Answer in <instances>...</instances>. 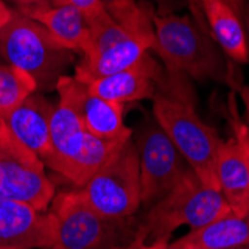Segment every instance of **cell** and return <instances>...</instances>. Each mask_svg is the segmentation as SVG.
<instances>
[{
    "mask_svg": "<svg viewBox=\"0 0 249 249\" xmlns=\"http://www.w3.org/2000/svg\"><path fill=\"white\" fill-rule=\"evenodd\" d=\"M154 14L136 0H107L85 12L91 48L75 67L73 76L87 84L142 61L155 39Z\"/></svg>",
    "mask_w": 249,
    "mask_h": 249,
    "instance_id": "1",
    "label": "cell"
},
{
    "mask_svg": "<svg viewBox=\"0 0 249 249\" xmlns=\"http://www.w3.org/2000/svg\"><path fill=\"white\" fill-rule=\"evenodd\" d=\"M152 112L155 123L182 154L193 172L205 184L218 187L215 163L222 139L213 127L200 118L191 79L184 73L164 69L155 82Z\"/></svg>",
    "mask_w": 249,
    "mask_h": 249,
    "instance_id": "2",
    "label": "cell"
},
{
    "mask_svg": "<svg viewBox=\"0 0 249 249\" xmlns=\"http://www.w3.org/2000/svg\"><path fill=\"white\" fill-rule=\"evenodd\" d=\"M152 50L167 72L184 73L190 79L218 81L239 89L233 69L225 60L218 43L205 29L196 14V19L182 15L154 14Z\"/></svg>",
    "mask_w": 249,
    "mask_h": 249,
    "instance_id": "3",
    "label": "cell"
},
{
    "mask_svg": "<svg viewBox=\"0 0 249 249\" xmlns=\"http://www.w3.org/2000/svg\"><path fill=\"white\" fill-rule=\"evenodd\" d=\"M55 221L54 249H141L139 221L110 218L96 211L78 188L54 196L48 208Z\"/></svg>",
    "mask_w": 249,
    "mask_h": 249,
    "instance_id": "4",
    "label": "cell"
},
{
    "mask_svg": "<svg viewBox=\"0 0 249 249\" xmlns=\"http://www.w3.org/2000/svg\"><path fill=\"white\" fill-rule=\"evenodd\" d=\"M229 213L219 188L205 184L190 167L161 200L146 209L139 221V240L148 245L169 239L179 227L194 230Z\"/></svg>",
    "mask_w": 249,
    "mask_h": 249,
    "instance_id": "5",
    "label": "cell"
},
{
    "mask_svg": "<svg viewBox=\"0 0 249 249\" xmlns=\"http://www.w3.org/2000/svg\"><path fill=\"white\" fill-rule=\"evenodd\" d=\"M123 143L91 134L71 100L58 96L51 117V154L43 164L81 188Z\"/></svg>",
    "mask_w": 249,
    "mask_h": 249,
    "instance_id": "6",
    "label": "cell"
},
{
    "mask_svg": "<svg viewBox=\"0 0 249 249\" xmlns=\"http://www.w3.org/2000/svg\"><path fill=\"white\" fill-rule=\"evenodd\" d=\"M0 54L11 66L30 75L37 91H54L75 60L73 51L19 11H12L0 30Z\"/></svg>",
    "mask_w": 249,
    "mask_h": 249,
    "instance_id": "7",
    "label": "cell"
},
{
    "mask_svg": "<svg viewBox=\"0 0 249 249\" xmlns=\"http://www.w3.org/2000/svg\"><path fill=\"white\" fill-rule=\"evenodd\" d=\"M78 191L96 211L106 216H134L142 206L136 143L131 139L124 142Z\"/></svg>",
    "mask_w": 249,
    "mask_h": 249,
    "instance_id": "8",
    "label": "cell"
},
{
    "mask_svg": "<svg viewBox=\"0 0 249 249\" xmlns=\"http://www.w3.org/2000/svg\"><path fill=\"white\" fill-rule=\"evenodd\" d=\"M54 196L55 187L47 176L43 161L0 118V198L47 212Z\"/></svg>",
    "mask_w": 249,
    "mask_h": 249,
    "instance_id": "9",
    "label": "cell"
},
{
    "mask_svg": "<svg viewBox=\"0 0 249 249\" xmlns=\"http://www.w3.org/2000/svg\"><path fill=\"white\" fill-rule=\"evenodd\" d=\"M134 143L139 154L141 203L149 209L179 182L190 166L155 121L142 128Z\"/></svg>",
    "mask_w": 249,
    "mask_h": 249,
    "instance_id": "10",
    "label": "cell"
},
{
    "mask_svg": "<svg viewBox=\"0 0 249 249\" xmlns=\"http://www.w3.org/2000/svg\"><path fill=\"white\" fill-rule=\"evenodd\" d=\"M55 89L58 96L71 100L85 128L91 134L107 141L125 142L131 139V130L124 124V105L107 102L93 94L75 76L60 78Z\"/></svg>",
    "mask_w": 249,
    "mask_h": 249,
    "instance_id": "11",
    "label": "cell"
},
{
    "mask_svg": "<svg viewBox=\"0 0 249 249\" xmlns=\"http://www.w3.org/2000/svg\"><path fill=\"white\" fill-rule=\"evenodd\" d=\"M57 243L55 221L50 211L0 198V249H50Z\"/></svg>",
    "mask_w": 249,
    "mask_h": 249,
    "instance_id": "12",
    "label": "cell"
},
{
    "mask_svg": "<svg viewBox=\"0 0 249 249\" xmlns=\"http://www.w3.org/2000/svg\"><path fill=\"white\" fill-rule=\"evenodd\" d=\"M164 69L148 54L136 66L125 71L106 75L87 82L85 85L93 94L118 105L152 99L155 82L161 78Z\"/></svg>",
    "mask_w": 249,
    "mask_h": 249,
    "instance_id": "13",
    "label": "cell"
},
{
    "mask_svg": "<svg viewBox=\"0 0 249 249\" xmlns=\"http://www.w3.org/2000/svg\"><path fill=\"white\" fill-rule=\"evenodd\" d=\"M53 110L54 105L36 91L2 118L9 131L42 161L51 154Z\"/></svg>",
    "mask_w": 249,
    "mask_h": 249,
    "instance_id": "14",
    "label": "cell"
},
{
    "mask_svg": "<svg viewBox=\"0 0 249 249\" xmlns=\"http://www.w3.org/2000/svg\"><path fill=\"white\" fill-rule=\"evenodd\" d=\"M216 185L231 213L249 216V160L234 138L222 141L215 163Z\"/></svg>",
    "mask_w": 249,
    "mask_h": 249,
    "instance_id": "15",
    "label": "cell"
},
{
    "mask_svg": "<svg viewBox=\"0 0 249 249\" xmlns=\"http://www.w3.org/2000/svg\"><path fill=\"white\" fill-rule=\"evenodd\" d=\"M19 12L37 21L51 35H54L66 48L82 57L91 48V36L82 11L71 3L35 5L19 8Z\"/></svg>",
    "mask_w": 249,
    "mask_h": 249,
    "instance_id": "16",
    "label": "cell"
},
{
    "mask_svg": "<svg viewBox=\"0 0 249 249\" xmlns=\"http://www.w3.org/2000/svg\"><path fill=\"white\" fill-rule=\"evenodd\" d=\"M208 29L221 51L230 60L245 64L249 61V43L242 18L225 0H196Z\"/></svg>",
    "mask_w": 249,
    "mask_h": 249,
    "instance_id": "17",
    "label": "cell"
},
{
    "mask_svg": "<svg viewBox=\"0 0 249 249\" xmlns=\"http://www.w3.org/2000/svg\"><path fill=\"white\" fill-rule=\"evenodd\" d=\"M242 245H249V216L240 218L229 213L190 230L169 243V249H229Z\"/></svg>",
    "mask_w": 249,
    "mask_h": 249,
    "instance_id": "18",
    "label": "cell"
},
{
    "mask_svg": "<svg viewBox=\"0 0 249 249\" xmlns=\"http://www.w3.org/2000/svg\"><path fill=\"white\" fill-rule=\"evenodd\" d=\"M37 91L35 79L11 64H0V118Z\"/></svg>",
    "mask_w": 249,
    "mask_h": 249,
    "instance_id": "19",
    "label": "cell"
},
{
    "mask_svg": "<svg viewBox=\"0 0 249 249\" xmlns=\"http://www.w3.org/2000/svg\"><path fill=\"white\" fill-rule=\"evenodd\" d=\"M229 102H230V109H229L227 114H230L229 121H230V125H231V130H233V138L240 145V148L243 149V152L246 154L248 160H249V134H248V130H246V125H245L243 120L239 117L237 106H236V99H234L233 93L230 94Z\"/></svg>",
    "mask_w": 249,
    "mask_h": 249,
    "instance_id": "20",
    "label": "cell"
},
{
    "mask_svg": "<svg viewBox=\"0 0 249 249\" xmlns=\"http://www.w3.org/2000/svg\"><path fill=\"white\" fill-rule=\"evenodd\" d=\"M102 0H53V5H61V3H71L73 6H76L79 11H82V14L91 11L93 8H96Z\"/></svg>",
    "mask_w": 249,
    "mask_h": 249,
    "instance_id": "21",
    "label": "cell"
},
{
    "mask_svg": "<svg viewBox=\"0 0 249 249\" xmlns=\"http://www.w3.org/2000/svg\"><path fill=\"white\" fill-rule=\"evenodd\" d=\"M239 96L243 102V106H245V125H246V130H248V134H249V87L248 85H240L239 87Z\"/></svg>",
    "mask_w": 249,
    "mask_h": 249,
    "instance_id": "22",
    "label": "cell"
},
{
    "mask_svg": "<svg viewBox=\"0 0 249 249\" xmlns=\"http://www.w3.org/2000/svg\"><path fill=\"white\" fill-rule=\"evenodd\" d=\"M141 249H169V239H158L152 243L142 245Z\"/></svg>",
    "mask_w": 249,
    "mask_h": 249,
    "instance_id": "23",
    "label": "cell"
},
{
    "mask_svg": "<svg viewBox=\"0 0 249 249\" xmlns=\"http://www.w3.org/2000/svg\"><path fill=\"white\" fill-rule=\"evenodd\" d=\"M11 14H12V11L2 2L0 3V30L3 29V26L8 22V19L11 18Z\"/></svg>",
    "mask_w": 249,
    "mask_h": 249,
    "instance_id": "24",
    "label": "cell"
},
{
    "mask_svg": "<svg viewBox=\"0 0 249 249\" xmlns=\"http://www.w3.org/2000/svg\"><path fill=\"white\" fill-rule=\"evenodd\" d=\"M236 12H237V15L242 18V15H243V9H245V5H246V2L248 0H225Z\"/></svg>",
    "mask_w": 249,
    "mask_h": 249,
    "instance_id": "25",
    "label": "cell"
},
{
    "mask_svg": "<svg viewBox=\"0 0 249 249\" xmlns=\"http://www.w3.org/2000/svg\"><path fill=\"white\" fill-rule=\"evenodd\" d=\"M242 22H243L245 33H246V37H248V43H249V0L246 2V5H245V9H243Z\"/></svg>",
    "mask_w": 249,
    "mask_h": 249,
    "instance_id": "26",
    "label": "cell"
},
{
    "mask_svg": "<svg viewBox=\"0 0 249 249\" xmlns=\"http://www.w3.org/2000/svg\"><path fill=\"white\" fill-rule=\"evenodd\" d=\"M19 5V8L24 6H35V5H45V3H51L53 0H15Z\"/></svg>",
    "mask_w": 249,
    "mask_h": 249,
    "instance_id": "27",
    "label": "cell"
},
{
    "mask_svg": "<svg viewBox=\"0 0 249 249\" xmlns=\"http://www.w3.org/2000/svg\"><path fill=\"white\" fill-rule=\"evenodd\" d=\"M229 249H249V245H242V246H234V248H229Z\"/></svg>",
    "mask_w": 249,
    "mask_h": 249,
    "instance_id": "28",
    "label": "cell"
},
{
    "mask_svg": "<svg viewBox=\"0 0 249 249\" xmlns=\"http://www.w3.org/2000/svg\"><path fill=\"white\" fill-rule=\"evenodd\" d=\"M102 2H107V0H102Z\"/></svg>",
    "mask_w": 249,
    "mask_h": 249,
    "instance_id": "29",
    "label": "cell"
},
{
    "mask_svg": "<svg viewBox=\"0 0 249 249\" xmlns=\"http://www.w3.org/2000/svg\"><path fill=\"white\" fill-rule=\"evenodd\" d=\"M0 3H2V0H0Z\"/></svg>",
    "mask_w": 249,
    "mask_h": 249,
    "instance_id": "30",
    "label": "cell"
},
{
    "mask_svg": "<svg viewBox=\"0 0 249 249\" xmlns=\"http://www.w3.org/2000/svg\"><path fill=\"white\" fill-rule=\"evenodd\" d=\"M50 249H54V248H50Z\"/></svg>",
    "mask_w": 249,
    "mask_h": 249,
    "instance_id": "31",
    "label": "cell"
}]
</instances>
